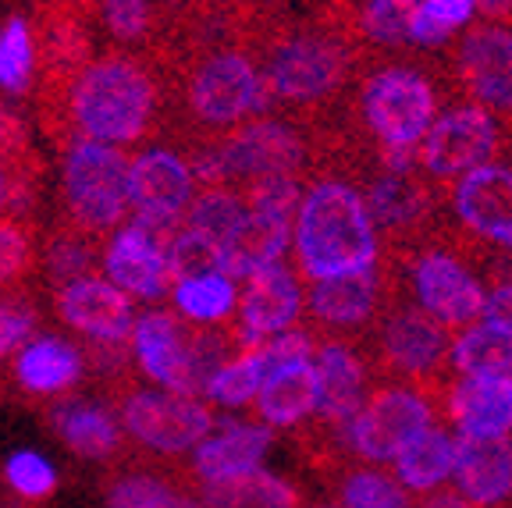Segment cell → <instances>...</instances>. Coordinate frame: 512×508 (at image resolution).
<instances>
[{
    "mask_svg": "<svg viewBox=\"0 0 512 508\" xmlns=\"http://www.w3.org/2000/svg\"><path fill=\"white\" fill-rule=\"evenodd\" d=\"M171 310L192 327H228L235 317V302H239V281H232L221 270L210 274H192L178 278L168 288Z\"/></svg>",
    "mask_w": 512,
    "mask_h": 508,
    "instance_id": "4dcf8cb0",
    "label": "cell"
},
{
    "mask_svg": "<svg viewBox=\"0 0 512 508\" xmlns=\"http://www.w3.org/2000/svg\"><path fill=\"white\" fill-rule=\"evenodd\" d=\"M171 487L157 473H121L111 487H107V508H160L171 498Z\"/></svg>",
    "mask_w": 512,
    "mask_h": 508,
    "instance_id": "bcb514c9",
    "label": "cell"
},
{
    "mask_svg": "<svg viewBox=\"0 0 512 508\" xmlns=\"http://www.w3.org/2000/svg\"><path fill=\"white\" fill-rule=\"evenodd\" d=\"M452 484L473 508H491L512 498V441L509 437H456Z\"/></svg>",
    "mask_w": 512,
    "mask_h": 508,
    "instance_id": "cb8c5ba5",
    "label": "cell"
},
{
    "mask_svg": "<svg viewBox=\"0 0 512 508\" xmlns=\"http://www.w3.org/2000/svg\"><path fill=\"white\" fill-rule=\"evenodd\" d=\"M40 331V313L25 295H0V363L11 359Z\"/></svg>",
    "mask_w": 512,
    "mask_h": 508,
    "instance_id": "7dc6e473",
    "label": "cell"
},
{
    "mask_svg": "<svg viewBox=\"0 0 512 508\" xmlns=\"http://www.w3.org/2000/svg\"><path fill=\"white\" fill-rule=\"evenodd\" d=\"M480 320L491 324V327H498V331L512 334V278L495 281V288H491L488 299H484Z\"/></svg>",
    "mask_w": 512,
    "mask_h": 508,
    "instance_id": "f907efd6",
    "label": "cell"
},
{
    "mask_svg": "<svg viewBox=\"0 0 512 508\" xmlns=\"http://www.w3.org/2000/svg\"><path fill=\"white\" fill-rule=\"evenodd\" d=\"M352 54L342 32L335 29H292L264 43L260 72L274 96V107L296 111L331 104L349 82Z\"/></svg>",
    "mask_w": 512,
    "mask_h": 508,
    "instance_id": "5b68a950",
    "label": "cell"
},
{
    "mask_svg": "<svg viewBox=\"0 0 512 508\" xmlns=\"http://www.w3.org/2000/svg\"><path fill=\"white\" fill-rule=\"evenodd\" d=\"M40 75L36 25L25 15H8L0 22V100H25Z\"/></svg>",
    "mask_w": 512,
    "mask_h": 508,
    "instance_id": "e575fe53",
    "label": "cell"
},
{
    "mask_svg": "<svg viewBox=\"0 0 512 508\" xmlns=\"http://www.w3.org/2000/svg\"><path fill=\"white\" fill-rule=\"evenodd\" d=\"M452 455H456V437L431 423L399 448L392 473L406 491L431 494L452 477Z\"/></svg>",
    "mask_w": 512,
    "mask_h": 508,
    "instance_id": "1f68e13d",
    "label": "cell"
},
{
    "mask_svg": "<svg viewBox=\"0 0 512 508\" xmlns=\"http://www.w3.org/2000/svg\"><path fill=\"white\" fill-rule=\"evenodd\" d=\"M11 374L22 391L36 398H57L79 388L86 377V352L64 334H32L29 342L11 356Z\"/></svg>",
    "mask_w": 512,
    "mask_h": 508,
    "instance_id": "d4e9b609",
    "label": "cell"
},
{
    "mask_svg": "<svg viewBox=\"0 0 512 508\" xmlns=\"http://www.w3.org/2000/svg\"><path fill=\"white\" fill-rule=\"evenodd\" d=\"M313 370H317V413L313 427L324 434H338L342 441L345 423L356 416V409L367 398V363L352 345L324 342L313 352Z\"/></svg>",
    "mask_w": 512,
    "mask_h": 508,
    "instance_id": "603a6c76",
    "label": "cell"
},
{
    "mask_svg": "<svg viewBox=\"0 0 512 508\" xmlns=\"http://www.w3.org/2000/svg\"><path fill=\"white\" fill-rule=\"evenodd\" d=\"M54 313L89 345H128L139 317L136 299L111 285L100 270L54 288Z\"/></svg>",
    "mask_w": 512,
    "mask_h": 508,
    "instance_id": "9a60e30c",
    "label": "cell"
},
{
    "mask_svg": "<svg viewBox=\"0 0 512 508\" xmlns=\"http://www.w3.org/2000/svg\"><path fill=\"white\" fill-rule=\"evenodd\" d=\"M264 381V370H260V356H256V345H239L235 356L210 377L207 391H203V402L217 405V409H246L253 405L256 391Z\"/></svg>",
    "mask_w": 512,
    "mask_h": 508,
    "instance_id": "8d00e7d4",
    "label": "cell"
},
{
    "mask_svg": "<svg viewBox=\"0 0 512 508\" xmlns=\"http://www.w3.org/2000/svg\"><path fill=\"white\" fill-rule=\"evenodd\" d=\"M189 334H192V324H185L175 310L150 306V310L139 313L136 324H132V334H128V359L136 363L143 381H150L153 388L192 395Z\"/></svg>",
    "mask_w": 512,
    "mask_h": 508,
    "instance_id": "ac0fdd59",
    "label": "cell"
},
{
    "mask_svg": "<svg viewBox=\"0 0 512 508\" xmlns=\"http://www.w3.org/2000/svg\"><path fill=\"white\" fill-rule=\"evenodd\" d=\"M434 423V409L427 402V391L416 384H381L363 398L349 423L342 430V448H349L356 459L392 462L406 441H413L424 427Z\"/></svg>",
    "mask_w": 512,
    "mask_h": 508,
    "instance_id": "30bf717a",
    "label": "cell"
},
{
    "mask_svg": "<svg viewBox=\"0 0 512 508\" xmlns=\"http://www.w3.org/2000/svg\"><path fill=\"white\" fill-rule=\"evenodd\" d=\"M168 239L164 231L128 217L100 242V274L136 302H160L171 288Z\"/></svg>",
    "mask_w": 512,
    "mask_h": 508,
    "instance_id": "5bb4252c",
    "label": "cell"
},
{
    "mask_svg": "<svg viewBox=\"0 0 512 508\" xmlns=\"http://www.w3.org/2000/svg\"><path fill=\"white\" fill-rule=\"evenodd\" d=\"M32 207H36V185L18 182V178L11 175V167L0 160V217L29 221Z\"/></svg>",
    "mask_w": 512,
    "mask_h": 508,
    "instance_id": "681fc988",
    "label": "cell"
},
{
    "mask_svg": "<svg viewBox=\"0 0 512 508\" xmlns=\"http://www.w3.org/2000/svg\"><path fill=\"white\" fill-rule=\"evenodd\" d=\"M50 423H54L57 437L72 448L82 459H114L125 445V434H121L118 413H111L107 405L93 402V398H61V402L50 409Z\"/></svg>",
    "mask_w": 512,
    "mask_h": 508,
    "instance_id": "4316f807",
    "label": "cell"
},
{
    "mask_svg": "<svg viewBox=\"0 0 512 508\" xmlns=\"http://www.w3.org/2000/svg\"><path fill=\"white\" fill-rule=\"evenodd\" d=\"M317 370L310 363H296V366H281L271 370L260 381L253 405H256V420L267 423L271 430H292L299 423L313 420L317 413Z\"/></svg>",
    "mask_w": 512,
    "mask_h": 508,
    "instance_id": "f1b7e54d",
    "label": "cell"
},
{
    "mask_svg": "<svg viewBox=\"0 0 512 508\" xmlns=\"http://www.w3.org/2000/svg\"><path fill=\"white\" fill-rule=\"evenodd\" d=\"M320 508H342V505H320Z\"/></svg>",
    "mask_w": 512,
    "mask_h": 508,
    "instance_id": "6f0895ef",
    "label": "cell"
},
{
    "mask_svg": "<svg viewBox=\"0 0 512 508\" xmlns=\"http://www.w3.org/2000/svg\"><path fill=\"white\" fill-rule=\"evenodd\" d=\"M43 270H47L54 288L68 285L82 274H93V270H100V242L64 224L43 246Z\"/></svg>",
    "mask_w": 512,
    "mask_h": 508,
    "instance_id": "74e56055",
    "label": "cell"
},
{
    "mask_svg": "<svg viewBox=\"0 0 512 508\" xmlns=\"http://www.w3.org/2000/svg\"><path fill=\"white\" fill-rule=\"evenodd\" d=\"M160 508H203L200 505V501H196V498H185V494H171V498L168 501H164V505H160Z\"/></svg>",
    "mask_w": 512,
    "mask_h": 508,
    "instance_id": "11a10c76",
    "label": "cell"
},
{
    "mask_svg": "<svg viewBox=\"0 0 512 508\" xmlns=\"http://www.w3.org/2000/svg\"><path fill=\"white\" fill-rule=\"evenodd\" d=\"M89 4H93L89 25H96L107 47L118 54L146 57V50L157 43L160 29H164L157 0H89Z\"/></svg>",
    "mask_w": 512,
    "mask_h": 508,
    "instance_id": "f546056e",
    "label": "cell"
},
{
    "mask_svg": "<svg viewBox=\"0 0 512 508\" xmlns=\"http://www.w3.org/2000/svg\"><path fill=\"white\" fill-rule=\"evenodd\" d=\"M239 302H235L232 331L239 345H256L296 327L303 317V285H299V270L288 267L285 260L260 267L242 281Z\"/></svg>",
    "mask_w": 512,
    "mask_h": 508,
    "instance_id": "2e32d148",
    "label": "cell"
},
{
    "mask_svg": "<svg viewBox=\"0 0 512 508\" xmlns=\"http://www.w3.org/2000/svg\"><path fill=\"white\" fill-rule=\"evenodd\" d=\"M182 118L196 132L192 143L217 139L253 118L271 114L274 96L264 82L260 64L246 47L235 43H203L178 75Z\"/></svg>",
    "mask_w": 512,
    "mask_h": 508,
    "instance_id": "3957f363",
    "label": "cell"
},
{
    "mask_svg": "<svg viewBox=\"0 0 512 508\" xmlns=\"http://www.w3.org/2000/svg\"><path fill=\"white\" fill-rule=\"evenodd\" d=\"M452 214L477 242L512 249V167L491 160L459 178L452 185Z\"/></svg>",
    "mask_w": 512,
    "mask_h": 508,
    "instance_id": "d6986e66",
    "label": "cell"
},
{
    "mask_svg": "<svg viewBox=\"0 0 512 508\" xmlns=\"http://www.w3.org/2000/svg\"><path fill=\"white\" fill-rule=\"evenodd\" d=\"M360 114L381 150H416L438 118V89L424 72L388 64L363 79Z\"/></svg>",
    "mask_w": 512,
    "mask_h": 508,
    "instance_id": "52a82bcc",
    "label": "cell"
},
{
    "mask_svg": "<svg viewBox=\"0 0 512 508\" xmlns=\"http://www.w3.org/2000/svg\"><path fill=\"white\" fill-rule=\"evenodd\" d=\"M420 508H473V505L466 498H459L456 491H431V498Z\"/></svg>",
    "mask_w": 512,
    "mask_h": 508,
    "instance_id": "f5cc1de1",
    "label": "cell"
},
{
    "mask_svg": "<svg viewBox=\"0 0 512 508\" xmlns=\"http://www.w3.org/2000/svg\"><path fill=\"white\" fill-rule=\"evenodd\" d=\"M242 199H246L249 210H260V214H274V217H296L299 196H303V182L288 175H274V178H260V182L242 185Z\"/></svg>",
    "mask_w": 512,
    "mask_h": 508,
    "instance_id": "f6af8a7d",
    "label": "cell"
},
{
    "mask_svg": "<svg viewBox=\"0 0 512 508\" xmlns=\"http://www.w3.org/2000/svg\"><path fill=\"white\" fill-rule=\"evenodd\" d=\"M75 4H89V0H75Z\"/></svg>",
    "mask_w": 512,
    "mask_h": 508,
    "instance_id": "680465c9",
    "label": "cell"
},
{
    "mask_svg": "<svg viewBox=\"0 0 512 508\" xmlns=\"http://www.w3.org/2000/svg\"><path fill=\"white\" fill-rule=\"evenodd\" d=\"M61 114L64 139H93V143L132 150L150 139L164 114V79L157 64L136 54H96L82 64L75 79L64 86L61 100L47 111V118Z\"/></svg>",
    "mask_w": 512,
    "mask_h": 508,
    "instance_id": "6da1fadb",
    "label": "cell"
},
{
    "mask_svg": "<svg viewBox=\"0 0 512 508\" xmlns=\"http://www.w3.org/2000/svg\"><path fill=\"white\" fill-rule=\"evenodd\" d=\"M242 217H246V199H242L239 189L207 185L192 196L189 210L182 217V228L196 231V235L214 242L217 249H224V242L232 239V231L239 228Z\"/></svg>",
    "mask_w": 512,
    "mask_h": 508,
    "instance_id": "d590c367",
    "label": "cell"
},
{
    "mask_svg": "<svg viewBox=\"0 0 512 508\" xmlns=\"http://www.w3.org/2000/svg\"><path fill=\"white\" fill-rule=\"evenodd\" d=\"M61 199L64 224L89 239L104 242L118 224L132 217L128 203V150L93 143V139H64L61 150Z\"/></svg>",
    "mask_w": 512,
    "mask_h": 508,
    "instance_id": "8992f818",
    "label": "cell"
},
{
    "mask_svg": "<svg viewBox=\"0 0 512 508\" xmlns=\"http://www.w3.org/2000/svg\"><path fill=\"white\" fill-rule=\"evenodd\" d=\"M192 196H196V175L185 150L153 143L139 153H128V203L132 217L146 228L171 235L182 224Z\"/></svg>",
    "mask_w": 512,
    "mask_h": 508,
    "instance_id": "7c38bea8",
    "label": "cell"
},
{
    "mask_svg": "<svg viewBox=\"0 0 512 508\" xmlns=\"http://www.w3.org/2000/svg\"><path fill=\"white\" fill-rule=\"evenodd\" d=\"M185 153H189L196 185L203 189L207 185L242 189V185L274 175L303 178L306 164H310L306 135L292 121L278 118H253L232 128L228 135L192 143Z\"/></svg>",
    "mask_w": 512,
    "mask_h": 508,
    "instance_id": "277c9868",
    "label": "cell"
},
{
    "mask_svg": "<svg viewBox=\"0 0 512 508\" xmlns=\"http://www.w3.org/2000/svg\"><path fill=\"white\" fill-rule=\"evenodd\" d=\"M288 246H292V221L288 217L260 214V210L246 207V217L221 249V274L242 285L260 267L278 263L288 253Z\"/></svg>",
    "mask_w": 512,
    "mask_h": 508,
    "instance_id": "83f0119b",
    "label": "cell"
},
{
    "mask_svg": "<svg viewBox=\"0 0 512 508\" xmlns=\"http://www.w3.org/2000/svg\"><path fill=\"white\" fill-rule=\"evenodd\" d=\"M36 249H32L29 221L18 217H0V295L15 292L29 278Z\"/></svg>",
    "mask_w": 512,
    "mask_h": 508,
    "instance_id": "b9f144b4",
    "label": "cell"
},
{
    "mask_svg": "<svg viewBox=\"0 0 512 508\" xmlns=\"http://www.w3.org/2000/svg\"><path fill=\"white\" fill-rule=\"evenodd\" d=\"M313 352H317V338H313L306 327H288V331L256 342V356H260V370H264V374L281 370V366L310 363Z\"/></svg>",
    "mask_w": 512,
    "mask_h": 508,
    "instance_id": "c3c4849f",
    "label": "cell"
},
{
    "mask_svg": "<svg viewBox=\"0 0 512 508\" xmlns=\"http://www.w3.org/2000/svg\"><path fill=\"white\" fill-rule=\"evenodd\" d=\"M4 480H8L15 494H22L29 501H40L47 494H54L57 466L43 452H36V448H18L4 462Z\"/></svg>",
    "mask_w": 512,
    "mask_h": 508,
    "instance_id": "7bdbcfd3",
    "label": "cell"
},
{
    "mask_svg": "<svg viewBox=\"0 0 512 508\" xmlns=\"http://www.w3.org/2000/svg\"><path fill=\"white\" fill-rule=\"evenodd\" d=\"M232 4H239V0H192L189 8L192 11H210V8H232Z\"/></svg>",
    "mask_w": 512,
    "mask_h": 508,
    "instance_id": "9f6ffc18",
    "label": "cell"
},
{
    "mask_svg": "<svg viewBox=\"0 0 512 508\" xmlns=\"http://www.w3.org/2000/svg\"><path fill=\"white\" fill-rule=\"evenodd\" d=\"M388 278L377 267L349 270L338 278L310 281V292L303 295V306L310 310V320L328 331H360L381 317L384 302H388Z\"/></svg>",
    "mask_w": 512,
    "mask_h": 508,
    "instance_id": "ffe728a7",
    "label": "cell"
},
{
    "mask_svg": "<svg viewBox=\"0 0 512 508\" xmlns=\"http://www.w3.org/2000/svg\"><path fill=\"white\" fill-rule=\"evenodd\" d=\"M448 370L456 377H512V334L484 320L463 327L448 345Z\"/></svg>",
    "mask_w": 512,
    "mask_h": 508,
    "instance_id": "836d02e7",
    "label": "cell"
},
{
    "mask_svg": "<svg viewBox=\"0 0 512 508\" xmlns=\"http://www.w3.org/2000/svg\"><path fill=\"white\" fill-rule=\"evenodd\" d=\"M409 281H413L416 306L431 313L448 331H463V327L477 324L484 299H488L477 274L452 249L441 246H424L413 256Z\"/></svg>",
    "mask_w": 512,
    "mask_h": 508,
    "instance_id": "4fadbf2b",
    "label": "cell"
},
{
    "mask_svg": "<svg viewBox=\"0 0 512 508\" xmlns=\"http://www.w3.org/2000/svg\"><path fill=\"white\" fill-rule=\"evenodd\" d=\"M498 150H502V128L495 114L480 104H452L416 143L413 164L427 182L456 185L463 175L491 164Z\"/></svg>",
    "mask_w": 512,
    "mask_h": 508,
    "instance_id": "9c48e42d",
    "label": "cell"
},
{
    "mask_svg": "<svg viewBox=\"0 0 512 508\" xmlns=\"http://www.w3.org/2000/svg\"><path fill=\"white\" fill-rule=\"evenodd\" d=\"M477 15L491 25L512 22V0H477Z\"/></svg>",
    "mask_w": 512,
    "mask_h": 508,
    "instance_id": "816d5d0a",
    "label": "cell"
},
{
    "mask_svg": "<svg viewBox=\"0 0 512 508\" xmlns=\"http://www.w3.org/2000/svg\"><path fill=\"white\" fill-rule=\"evenodd\" d=\"M296 484L271 469H253L246 477L217 480V484H200L203 508H299Z\"/></svg>",
    "mask_w": 512,
    "mask_h": 508,
    "instance_id": "d6a6232c",
    "label": "cell"
},
{
    "mask_svg": "<svg viewBox=\"0 0 512 508\" xmlns=\"http://www.w3.org/2000/svg\"><path fill=\"white\" fill-rule=\"evenodd\" d=\"M452 64L473 104L512 118V25L480 22L466 29Z\"/></svg>",
    "mask_w": 512,
    "mask_h": 508,
    "instance_id": "e0dca14e",
    "label": "cell"
},
{
    "mask_svg": "<svg viewBox=\"0 0 512 508\" xmlns=\"http://www.w3.org/2000/svg\"><path fill=\"white\" fill-rule=\"evenodd\" d=\"M377 317V366L384 374L399 377L416 388H431L441 381V370L448 366V345L452 334L441 327L431 313H424L416 302L388 306Z\"/></svg>",
    "mask_w": 512,
    "mask_h": 508,
    "instance_id": "8fae6325",
    "label": "cell"
},
{
    "mask_svg": "<svg viewBox=\"0 0 512 508\" xmlns=\"http://www.w3.org/2000/svg\"><path fill=\"white\" fill-rule=\"evenodd\" d=\"M0 160L11 167V175H15L18 182L36 185L29 125H25V118L8 104V100H0Z\"/></svg>",
    "mask_w": 512,
    "mask_h": 508,
    "instance_id": "ee69618b",
    "label": "cell"
},
{
    "mask_svg": "<svg viewBox=\"0 0 512 508\" xmlns=\"http://www.w3.org/2000/svg\"><path fill=\"white\" fill-rule=\"evenodd\" d=\"M292 246L306 281L338 278L349 270L377 267L381 235L367 214L363 192L345 178H313L292 217Z\"/></svg>",
    "mask_w": 512,
    "mask_h": 508,
    "instance_id": "7a4b0ae2",
    "label": "cell"
},
{
    "mask_svg": "<svg viewBox=\"0 0 512 508\" xmlns=\"http://www.w3.org/2000/svg\"><path fill=\"white\" fill-rule=\"evenodd\" d=\"M445 413L466 437H509L512 377H456L445 388Z\"/></svg>",
    "mask_w": 512,
    "mask_h": 508,
    "instance_id": "484cf974",
    "label": "cell"
},
{
    "mask_svg": "<svg viewBox=\"0 0 512 508\" xmlns=\"http://www.w3.org/2000/svg\"><path fill=\"white\" fill-rule=\"evenodd\" d=\"M338 498H342V508H413V498L395 480V473L374 466L345 473L338 484Z\"/></svg>",
    "mask_w": 512,
    "mask_h": 508,
    "instance_id": "ab89813d",
    "label": "cell"
},
{
    "mask_svg": "<svg viewBox=\"0 0 512 508\" xmlns=\"http://www.w3.org/2000/svg\"><path fill=\"white\" fill-rule=\"evenodd\" d=\"M416 0H363L360 32L377 47H402L409 43V18Z\"/></svg>",
    "mask_w": 512,
    "mask_h": 508,
    "instance_id": "60d3db41",
    "label": "cell"
},
{
    "mask_svg": "<svg viewBox=\"0 0 512 508\" xmlns=\"http://www.w3.org/2000/svg\"><path fill=\"white\" fill-rule=\"evenodd\" d=\"M214 409L203 398L164 388H125L118 402L121 434L157 455H185L214 430Z\"/></svg>",
    "mask_w": 512,
    "mask_h": 508,
    "instance_id": "ba28073f",
    "label": "cell"
},
{
    "mask_svg": "<svg viewBox=\"0 0 512 508\" xmlns=\"http://www.w3.org/2000/svg\"><path fill=\"white\" fill-rule=\"evenodd\" d=\"M189 4H192V0H157V8H160V15H164V22H168L171 15H182Z\"/></svg>",
    "mask_w": 512,
    "mask_h": 508,
    "instance_id": "db71d44e",
    "label": "cell"
},
{
    "mask_svg": "<svg viewBox=\"0 0 512 508\" xmlns=\"http://www.w3.org/2000/svg\"><path fill=\"white\" fill-rule=\"evenodd\" d=\"M477 15V0H416L409 18V43L416 47H441L470 25Z\"/></svg>",
    "mask_w": 512,
    "mask_h": 508,
    "instance_id": "f35d334b",
    "label": "cell"
},
{
    "mask_svg": "<svg viewBox=\"0 0 512 508\" xmlns=\"http://www.w3.org/2000/svg\"><path fill=\"white\" fill-rule=\"evenodd\" d=\"M274 445V430L260 420H242V416H224L214 420V430L192 448V477L200 484L246 477L264 466L267 452Z\"/></svg>",
    "mask_w": 512,
    "mask_h": 508,
    "instance_id": "7402d4cb",
    "label": "cell"
},
{
    "mask_svg": "<svg viewBox=\"0 0 512 508\" xmlns=\"http://www.w3.org/2000/svg\"><path fill=\"white\" fill-rule=\"evenodd\" d=\"M360 192H363V203H367L370 221H374V231L384 235L392 249L399 242H409L413 235H420L434 214L431 182L416 167H406V171L381 167L367 182V189Z\"/></svg>",
    "mask_w": 512,
    "mask_h": 508,
    "instance_id": "44dd1931",
    "label": "cell"
}]
</instances>
